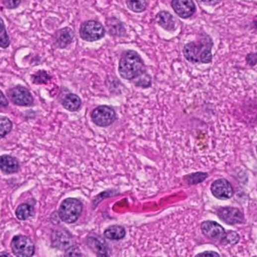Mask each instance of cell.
<instances>
[{
    "label": "cell",
    "instance_id": "9c48e42d",
    "mask_svg": "<svg viewBox=\"0 0 257 257\" xmlns=\"http://www.w3.org/2000/svg\"><path fill=\"white\" fill-rule=\"evenodd\" d=\"M210 190L214 197L220 200L229 199L233 195V188L230 183L226 179L215 181L212 184Z\"/></svg>",
    "mask_w": 257,
    "mask_h": 257
},
{
    "label": "cell",
    "instance_id": "8992f818",
    "mask_svg": "<svg viewBox=\"0 0 257 257\" xmlns=\"http://www.w3.org/2000/svg\"><path fill=\"white\" fill-rule=\"evenodd\" d=\"M116 112L114 109L109 106H100L91 113V120L96 126L100 127H107L111 126L116 120Z\"/></svg>",
    "mask_w": 257,
    "mask_h": 257
},
{
    "label": "cell",
    "instance_id": "ba28073f",
    "mask_svg": "<svg viewBox=\"0 0 257 257\" xmlns=\"http://www.w3.org/2000/svg\"><path fill=\"white\" fill-rule=\"evenodd\" d=\"M220 220L229 225L242 224L245 222L243 213L235 207H221L217 210Z\"/></svg>",
    "mask_w": 257,
    "mask_h": 257
},
{
    "label": "cell",
    "instance_id": "52a82bcc",
    "mask_svg": "<svg viewBox=\"0 0 257 257\" xmlns=\"http://www.w3.org/2000/svg\"><path fill=\"white\" fill-rule=\"evenodd\" d=\"M8 96L14 104L21 107H30L34 101L29 90L21 85L11 88L8 92Z\"/></svg>",
    "mask_w": 257,
    "mask_h": 257
},
{
    "label": "cell",
    "instance_id": "4dcf8cb0",
    "mask_svg": "<svg viewBox=\"0 0 257 257\" xmlns=\"http://www.w3.org/2000/svg\"><path fill=\"white\" fill-rule=\"evenodd\" d=\"M197 256H219L217 253L212 252V251H209V252L203 253V254H198Z\"/></svg>",
    "mask_w": 257,
    "mask_h": 257
},
{
    "label": "cell",
    "instance_id": "ac0fdd59",
    "mask_svg": "<svg viewBox=\"0 0 257 257\" xmlns=\"http://www.w3.org/2000/svg\"><path fill=\"white\" fill-rule=\"evenodd\" d=\"M107 27L110 30V34L113 36H121L126 33L123 23L120 22L117 18H111L107 21Z\"/></svg>",
    "mask_w": 257,
    "mask_h": 257
},
{
    "label": "cell",
    "instance_id": "44dd1931",
    "mask_svg": "<svg viewBox=\"0 0 257 257\" xmlns=\"http://www.w3.org/2000/svg\"><path fill=\"white\" fill-rule=\"evenodd\" d=\"M51 76L46 71H39L32 76V81L33 83L37 85L46 84L50 80Z\"/></svg>",
    "mask_w": 257,
    "mask_h": 257
},
{
    "label": "cell",
    "instance_id": "5b68a950",
    "mask_svg": "<svg viewBox=\"0 0 257 257\" xmlns=\"http://www.w3.org/2000/svg\"><path fill=\"white\" fill-rule=\"evenodd\" d=\"M105 29L101 23L97 21L84 22L80 27V36L87 42H95L105 36Z\"/></svg>",
    "mask_w": 257,
    "mask_h": 257
},
{
    "label": "cell",
    "instance_id": "5bb4252c",
    "mask_svg": "<svg viewBox=\"0 0 257 257\" xmlns=\"http://www.w3.org/2000/svg\"><path fill=\"white\" fill-rule=\"evenodd\" d=\"M157 22L161 27L168 31H172L175 29V21L174 17L168 11H160L156 15Z\"/></svg>",
    "mask_w": 257,
    "mask_h": 257
},
{
    "label": "cell",
    "instance_id": "9a60e30c",
    "mask_svg": "<svg viewBox=\"0 0 257 257\" xmlns=\"http://www.w3.org/2000/svg\"><path fill=\"white\" fill-rule=\"evenodd\" d=\"M64 107L69 112H76L80 109L82 106V101L80 97L76 94H69L65 96L63 100Z\"/></svg>",
    "mask_w": 257,
    "mask_h": 257
},
{
    "label": "cell",
    "instance_id": "e0dca14e",
    "mask_svg": "<svg viewBox=\"0 0 257 257\" xmlns=\"http://www.w3.org/2000/svg\"><path fill=\"white\" fill-rule=\"evenodd\" d=\"M126 232L124 227L121 226H112L106 229L104 236L112 241H120L126 237Z\"/></svg>",
    "mask_w": 257,
    "mask_h": 257
},
{
    "label": "cell",
    "instance_id": "277c9868",
    "mask_svg": "<svg viewBox=\"0 0 257 257\" xmlns=\"http://www.w3.org/2000/svg\"><path fill=\"white\" fill-rule=\"evenodd\" d=\"M11 248L16 257H30L35 254V245L33 241L25 235L14 236L11 242Z\"/></svg>",
    "mask_w": 257,
    "mask_h": 257
},
{
    "label": "cell",
    "instance_id": "8fae6325",
    "mask_svg": "<svg viewBox=\"0 0 257 257\" xmlns=\"http://www.w3.org/2000/svg\"><path fill=\"white\" fill-rule=\"evenodd\" d=\"M202 233L210 239H223L225 230L221 225L214 221H204L201 224Z\"/></svg>",
    "mask_w": 257,
    "mask_h": 257
},
{
    "label": "cell",
    "instance_id": "4316f807",
    "mask_svg": "<svg viewBox=\"0 0 257 257\" xmlns=\"http://www.w3.org/2000/svg\"><path fill=\"white\" fill-rule=\"evenodd\" d=\"M21 0H2V4L7 8H15L21 4Z\"/></svg>",
    "mask_w": 257,
    "mask_h": 257
},
{
    "label": "cell",
    "instance_id": "3957f363",
    "mask_svg": "<svg viewBox=\"0 0 257 257\" xmlns=\"http://www.w3.org/2000/svg\"><path fill=\"white\" fill-rule=\"evenodd\" d=\"M83 205L79 200L74 197H69L62 203L58 213L64 223L71 224L75 223L80 217Z\"/></svg>",
    "mask_w": 257,
    "mask_h": 257
},
{
    "label": "cell",
    "instance_id": "f546056e",
    "mask_svg": "<svg viewBox=\"0 0 257 257\" xmlns=\"http://www.w3.org/2000/svg\"><path fill=\"white\" fill-rule=\"evenodd\" d=\"M8 104V101H7V99L5 98V96H4L3 93H1V106H2V107H7Z\"/></svg>",
    "mask_w": 257,
    "mask_h": 257
},
{
    "label": "cell",
    "instance_id": "7c38bea8",
    "mask_svg": "<svg viewBox=\"0 0 257 257\" xmlns=\"http://www.w3.org/2000/svg\"><path fill=\"white\" fill-rule=\"evenodd\" d=\"M1 171L4 174H11L17 173L20 168L18 162L14 157L8 155H2L1 156Z\"/></svg>",
    "mask_w": 257,
    "mask_h": 257
},
{
    "label": "cell",
    "instance_id": "4fadbf2b",
    "mask_svg": "<svg viewBox=\"0 0 257 257\" xmlns=\"http://www.w3.org/2000/svg\"><path fill=\"white\" fill-rule=\"evenodd\" d=\"M73 39V33L69 27H65L58 31L56 36V43L58 47L65 49L72 43Z\"/></svg>",
    "mask_w": 257,
    "mask_h": 257
},
{
    "label": "cell",
    "instance_id": "1f68e13d",
    "mask_svg": "<svg viewBox=\"0 0 257 257\" xmlns=\"http://www.w3.org/2000/svg\"></svg>",
    "mask_w": 257,
    "mask_h": 257
},
{
    "label": "cell",
    "instance_id": "7a4b0ae2",
    "mask_svg": "<svg viewBox=\"0 0 257 257\" xmlns=\"http://www.w3.org/2000/svg\"><path fill=\"white\" fill-rule=\"evenodd\" d=\"M119 72L127 80H135L144 73V64L140 55L134 51L125 52L120 59Z\"/></svg>",
    "mask_w": 257,
    "mask_h": 257
},
{
    "label": "cell",
    "instance_id": "ffe728a7",
    "mask_svg": "<svg viewBox=\"0 0 257 257\" xmlns=\"http://www.w3.org/2000/svg\"><path fill=\"white\" fill-rule=\"evenodd\" d=\"M90 245L94 247V250L97 251L98 256H107V248L106 243L101 239H89Z\"/></svg>",
    "mask_w": 257,
    "mask_h": 257
},
{
    "label": "cell",
    "instance_id": "603a6c76",
    "mask_svg": "<svg viewBox=\"0 0 257 257\" xmlns=\"http://www.w3.org/2000/svg\"><path fill=\"white\" fill-rule=\"evenodd\" d=\"M207 177V174L205 173H194L191 175L187 176V182L189 184L194 185V184H200L204 181Z\"/></svg>",
    "mask_w": 257,
    "mask_h": 257
},
{
    "label": "cell",
    "instance_id": "83f0119b",
    "mask_svg": "<svg viewBox=\"0 0 257 257\" xmlns=\"http://www.w3.org/2000/svg\"><path fill=\"white\" fill-rule=\"evenodd\" d=\"M247 62L251 66H254L257 63V55L256 54H249L247 57Z\"/></svg>",
    "mask_w": 257,
    "mask_h": 257
},
{
    "label": "cell",
    "instance_id": "d6986e66",
    "mask_svg": "<svg viewBox=\"0 0 257 257\" xmlns=\"http://www.w3.org/2000/svg\"><path fill=\"white\" fill-rule=\"evenodd\" d=\"M126 4L129 9L136 13L143 12L147 6L146 0H126Z\"/></svg>",
    "mask_w": 257,
    "mask_h": 257
},
{
    "label": "cell",
    "instance_id": "f1b7e54d",
    "mask_svg": "<svg viewBox=\"0 0 257 257\" xmlns=\"http://www.w3.org/2000/svg\"><path fill=\"white\" fill-rule=\"evenodd\" d=\"M198 2H203V3L207 4L209 5H215L218 4L221 0H197Z\"/></svg>",
    "mask_w": 257,
    "mask_h": 257
},
{
    "label": "cell",
    "instance_id": "2e32d148",
    "mask_svg": "<svg viewBox=\"0 0 257 257\" xmlns=\"http://www.w3.org/2000/svg\"><path fill=\"white\" fill-rule=\"evenodd\" d=\"M15 213L18 220H28L34 214V204L30 202L23 203L17 207Z\"/></svg>",
    "mask_w": 257,
    "mask_h": 257
},
{
    "label": "cell",
    "instance_id": "484cf974",
    "mask_svg": "<svg viewBox=\"0 0 257 257\" xmlns=\"http://www.w3.org/2000/svg\"><path fill=\"white\" fill-rule=\"evenodd\" d=\"M222 239H223V243L235 245V244L239 242V236L236 232L230 231V232H228V233L225 234L224 236H223Z\"/></svg>",
    "mask_w": 257,
    "mask_h": 257
},
{
    "label": "cell",
    "instance_id": "30bf717a",
    "mask_svg": "<svg viewBox=\"0 0 257 257\" xmlns=\"http://www.w3.org/2000/svg\"><path fill=\"white\" fill-rule=\"evenodd\" d=\"M173 9L182 18H189L195 12V5L193 0H172Z\"/></svg>",
    "mask_w": 257,
    "mask_h": 257
},
{
    "label": "cell",
    "instance_id": "7402d4cb",
    "mask_svg": "<svg viewBox=\"0 0 257 257\" xmlns=\"http://www.w3.org/2000/svg\"><path fill=\"white\" fill-rule=\"evenodd\" d=\"M12 123L10 121L9 119L5 116H1V130H0L1 137L4 138L8 133H9L12 130Z\"/></svg>",
    "mask_w": 257,
    "mask_h": 257
},
{
    "label": "cell",
    "instance_id": "6da1fadb",
    "mask_svg": "<svg viewBox=\"0 0 257 257\" xmlns=\"http://www.w3.org/2000/svg\"><path fill=\"white\" fill-rule=\"evenodd\" d=\"M213 42L209 36L202 37L197 43H188L184 48L186 59L193 63L208 64L212 61Z\"/></svg>",
    "mask_w": 257,
    "mask_h": 257
},
{
    "label": "cell",
    "instance_id": "d4e9b609",
    "mask_svg": "<svg viewBox=\"0 0 257 257\" xmlns=\"http://www.w3.org/2000/svg\"><path fill=\"white\" fill-rule=\"evenodd\" d=\"M0 43L2 49L8 47L10 44L9 38L7 34L5 25H4L3 20L1 19V33H0Z\"/></svg>",
    "mask_w": 257,
    "mask_h": 257
},
{
    "label": "cell",
    "instance_id": "cb8c5ba5",
    "mask_svg": "<svg viewBox=\"0 0 257 257\" xmlns=\"http://www.w3.org/2000/svg\"><path fill=\"white\" fill-rule=\"evenodd\" d=\"M151 83H152L151 77L146 72L142 74L140 76L135 79V85L136 86L141 87V88H149Z\"/></svg>",
    "mask_w": 257,
    "mask_h": 257
}]
</instances>
